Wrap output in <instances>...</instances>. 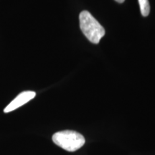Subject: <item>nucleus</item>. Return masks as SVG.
Wrapping results in <instances>:
<instances>
[{
  "instance_id": "nucleus-5",
  "label": "nucleus",
  "mask_w": 155,
  "mask_h": 155,
  "mask_svg": "<svg viewBox=\"0 0 155 155\" xmlns=\"http://www.w3.org/2000/svg\"><path fill=\"white\" fill-rule=\"evenodd\" d=\"M115 1L117 2H119V3H123L125 0H115Z\"/></svg>"
},
{
  "instance_id": "nucleus-1",
  "label": "nucleus",
  "mask_w": 155,
  "mask_h": 155,
  "mask_svg": "<svg viewBox=\"0 0 155 155\" xmlns=\"http://www.w3.org/2000/svg\"><path fill=\"white\" fill-rule=\"evenodd\" d=\"M80 28L84 35L92 43L98 44L106 32L96 19L88 11L81 12L79 15Z\"/></svg>"
},
{
  "instance_id": "nucleus-2",
  "label": "nucleus",
  "mask_w": 155,
  "mask_h": 155,
  "mask_svg": "<svg viewBox=\"0 0 155 155\" xmlns=\"http://www.w3.org/2000/svg\"><path fill=\"white\" fill-rule=\"evenodd\" d=\"M53 141L56 145L68 152H75L81 148L86 139L80 133L75 131L65 130L54 134Z\"/></svg>"
},
{
  "instance_id": "nucleus-4",
  "label": "nucleus",
  "mask_w": 155,
  "mask_h": 155,
  "mask_svg": "<svg viewBox=\"0 0 155 155\" xmlns=\"http://www.w3.org/2000/svg\"><path fill=\"white\" fill-rule=\"evenodd\" d=\"M139 6H140L141 13L143 17H147L150 14V5L149 0H138Z\"/></svg>"
},
{
  "instance_id": "nucleus-3",
  "label": "nucleus",
  "mask_w": 155,
  "mask_h": 155,
  "mask_svg": "<svg viewBox=\"0 0 155 155\" xmlns=\"http://www.w3.org/2000/svg\"><path fill=\"white\" fill-rule=\"evenodd\" d=\"M35 96L36 93L35 91H27L22 92L4 109V112L5 113H9V112L15 111V109L19 108L20 106L25 105V104L30 101V100L33 99Z\"/></svg>"
}]
</instances>
